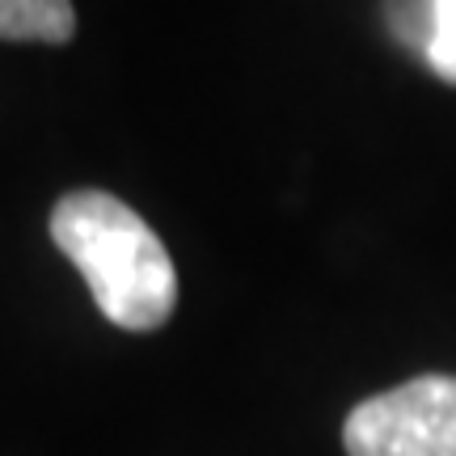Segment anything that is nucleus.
Segmentation results:
<instances>
[{"label":"nucleus","mask_w":456,"mask_h":456,"mask_svg":"<svg viewBox=\"0 0 456 456\" xmlns=\"http://www.w3.org/2000/svg\"><path fill=\"white\" fill-rule=\"evenodd\" d=\"M51 241L60 245L106 322L148 334L169 322L178 305V271L161 237L106 191H72L51 208Z\"/></svg>","instance_id":"f257e3e1"},{"label":"nucleus","mask_w":456,"mask_h":456,"mask_svg":"<svg viewBox=\"0 0 456 456\" xmlns=\"http://www.w3.org/2000/svg\"><path fill=\"white\" fill-rule=\"evenodd\" d=\"M346 456H456V376H414L346 414Z\"/></svg>","instance_id":"f03ea898"},{"label":"nucleus","mask_w":456,"mask_h":456,"mask_svg":"<svg viewBox=\"0 0 456 456\" xmlns=\"http://www.w3.org/2000/svg\"><path fill=\"white\" fill-rule=\"evenodd\" d=\"M77 34L72 0H0V38L4 43H51L60 47Z\"/></svg>","instance_id":"7ed1b4c3"},{"label":"nucleus","mask_w":456,"mask_h":456,"mask_svg":"<svg viewBox=\"0 0 456 456\" xmlns=\"http://www.w3.org/2000/svg\"><path fill=\"white\" fill-rule=\"evenodd\" d=\"M385 21L402 47L427 55L436 34V0H385Z\"/></svg>","instance_id":"20e7f679"},{"label":"nucleus","mask_w":456,"mask_h":456,"mask_svg":"<svg viewBox=\"0 0 456 456\" xmlns=\"http://www.w3.org/2000/svg\"><path fill=\"white\" fill-rule=\"evenodd\" d=\"M423 60L440 81L456 85V0H436V34Z\"/></svg>","instance_id":"39448f33"}]
</instances>
